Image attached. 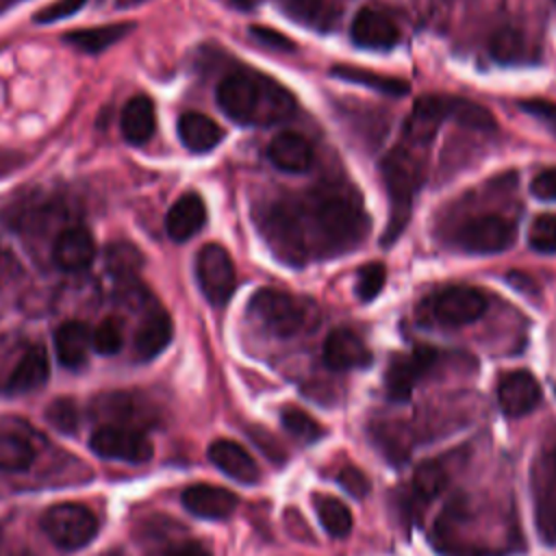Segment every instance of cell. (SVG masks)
<instances>
[{
    "label": "cell",
    "mask_w": 556,
    "mask_h": 556,
    "mask_svg": "<svg viewBox=\"0 0 556 556\" xmlns=\"http://www.w3.org/2000/svg\"><path fill=\"white\" fill-rule=\"evenodd\" d=\"M261 228L285 263L304 265L350 252L365 239L369 219L352 187L330 182L271 204L261 217Z\"/></svg>",
    "instance_id": "6da1fadb"
},
{
    "label": "cell",
    "mask_w": 556,
    "mask_h": 556,
    "mask_svg": "<svg viewBox=\"0 0 556 556\" xmlns=\"http://www.w3.org/2000/svg\"><path fill=\"white\" fill-rule=\"evenodd\" d=\"M222 111L248 126H267L293 115L295 98L271 76L239 70L228 74L217 87Z\"/></svg>",
    "instance_id": "7a4b0ae2"
},
{
    "label": "cell",
    "mask_w": 556,
    "mask_h": 556,
    "mask_svg": "<svg viewBox=\"0 0 556 556\" xmlns=\"http://www.w3.org/2000/svg\"><path fill=\"white\" fill-rule=\"evenodd\" d=\"M248 311L267 332L282 339L311 330L319 317L311 300L271 287L258 289L250 298Z\"/></svg>",
    "instance_id": "3957f363"
},
{
    "label": "cell",
    "mask_w": 556,
    "mask_h": 556,
    "mask_svg": "<svg viewBox=\"0 0 556 556\" xmlns=\"http://www.w3.org/2000/svg\"><path fill=\"white\" fill-rule=\"evenodd\" d=\"M443 119H454L476 130L495 128V119L491 117V113L471 100L456 96H424L421 100H417L413 115L406 122V135H410L413 139H426Z\"/></svg>",
    "instance_id": "277c9868"
},
{
    "label": "cell",
    "mask_w": 556,
    "mask_h": 556,
    "mask_svg": "<svg viewBox=\"0 0 556 556\" xmlns=\"http://www.w3.org/2000/svg\"><path fill=\"white\" fill-rule=\"evenodd\" d=\"M382 178L391 198V215L382 241L391 243L408 222L413 195L421 185V165L406 148L400 146L382 161Z\"/></svg>",
    "instance_id": "5b68a950"
},
{
    "label": "cell",
    "mask_w": 556,
    "mask_h": 556,
    "mask_svg": "<svg viewBox=\"0 0 556 556\" xmlns=\"http://www.w3.org/2000/svg\"><path fill=\"white\" fill-rule=\"evenodd\" d=\"M534 523L543 543L556 545V434L541 447L530 469Z\"/></svg>",
    "instance_id": "8992f818"
},
{
    "label": "cell",
    "mask_w": 556,
    "mask_h": 556,
    "mask_svg": "<svg viewBox=\"0 0 556 556\" xmlns=\"http://www.w3.org/2000/svg\"><path fill=\"white\" fill-rule=\"evenodd\" d=\"M41 530L61 549H80L98 534V517L83 504L63 502L41 515Z\"/></svg>",
    "instance_id": "52a82bcc"
},
{
    "label": "cell",
    "mask_w": 556,
    "mask_h": 556,
    "mask_svg": "<svg viewBox=\"0 0 556 556\" xmlns=\"http://www.w3.org/2000/svg\"><path fill=\"white\" fill-rule=\"evenodd\" d=\"M489 302L480 289L473 287H447L424 300L421 311L426 319L439 326H465L480 319Z\"/></svg>",
    "instance_id": "ba28073f"
},
{
    "label": "cell",
    "mask_w": 556,
    "mask_h": 556,
    "mask_svg": "<svg viewBox=\"0 0 556 556\" xmlns=\"http://www.w3.org/2000/svg\"><path fill=\"white\" fill-rule=\"evenodd\" d=\"M195 278L204 298L213 306H224L235 291V263L226 248L206 243L195 256Z\"/></svg>",
    "instance_id": "9c48e42d"
},
{
    "label": "cell",
    "mask_w": 556,
    "mask_h": 556,
    "mask_svg": "<svg viewBox=\"0 0 556 556\" xmlns=\"http://www.w3.org/2000/svg\"><path fill=\"white\" fill-rule=\"evenodd\" d=\"M91 452L109 460L146 463L152 458V443L143 430L122 424H104L89 439Z\"/></svg>",
    "instance_id": "30bf717a"
},
{
    "label": "cell",
    "mask_w": 556,
    "mask_h": 556,
    "mask_svg": "<svg viewBox=\"0 0 556 556\" xmlns=\"http://www.w3.org/2000/svg\"><path fill=\"white\" fill-rule=\"evenodd\" d=\"M441 354L430 345H417L410 354H397L384 374V389L387 395L395 402H404L410 397L417 382L432 371L439 363Z\"/></svg>",
    "instance_id": "8fae6325"
},
{
    "label": "cell",
    "mask_w": 556,
    "mask_h": 556,
    "mask_svg": "<svg viewBox=\"0 0 556 556\" xmlns=\"http://www.w3.org/2000/svg\"><path fill=\"white\" fill-rule=\"evenodd\" d=\"M515 241V226L502 215H480L456 230V243L465 252L495 254Z\"/></svg>",
    "instance_id": "7c38bea8"
},
{
    "label": "cell",
    "mask_w": 556,
    "mask_h": 556,
    "mask_svg": "<svg viewBox=\"0 0 556 556\" xmlns=\"http://www.w3.org/2000/svg\"><path fill=\"white\" fill-rule=\"evenodd\" d=\"M539 402H541V387L530 371L517 369L500 378L497 404L504 415L523 417L530 410H534Z\"/></svg>",
    "instance_id": "4fadbf2b"
},
{
    "label": "cell",
    "mask_w": 556,
    "mask_h": 556,
    "mask_svg": "<svg viewBox=\"0 0 556 556\" xmlns=\"http://www.w3.org/2000/svg\"><path fill=\"white\" fill-rule=\"evenodd\" d=\"M350 37L358 48L389 50L397 43L400 30L395 22L378 9H361L350 26Z\"/></svg>",
    "instance_id": "5bb4252c"
},
{
    "label": "cell",
    "mask_w": 556,
    "mask_h": 556,
    "mask_svg": "<svg viewBox=\"0 0 556 556\" xmlns=\"http://www.w3.org/2000/svg\"><path fill=\"white\" fill-rule=\"evenodd\" d=\"M180 500L200 519H228L239 506V497L232 491L215 484H191L182 491Z\"/></svg>",
    "instance_id": "9a60e30c"
},
{
    "label": "cell",
    "mask_w": 556,
    "mask_h": 556,
    "mask_svg": "<svg viewBox=\"0 0 556 556\" xmlns=\"http://www.w3.org/2000/svg\"><path fill=\"white\" fill-rule=\"evenodd\" d=\"M324 361L330 369H361L371 363V352L365 341L350 328H337L326 337Z\"/></svg>",
    "instance_id": "2e32d148"
},
{
    "label": "cell",
    "mask_w": 556,
    "mask_h": 556,
    "mask_svg": "<svg viewBox=\"0 0 556 556\" xmlns=\"http://www.w3.org/2000/svg\"><path fill=\"white\" fill-rule=\"evenodd\" d=\"M208 458L211 463L222 471L226 473L228 478L241 482V484H254L258 482L261 478V471H258V465L256 460L250 456V452L230 441V439H217L208 445Z\"/></svg>",
    "instance_id": "e0dca14e"
},
{
    "label": "cell",
    "mask_w": 556,
    "mask_h": 556,
    "mask_svg": "<svg viewBox=\"0 0 556 556\" xmlns=\"http://www.w3.org/2000/svg\"><path fill=\"white\" fill-rule=\"evenodd\" d=\"M174 334V324L172 317L167 315V311H163L161 306L150 308L137 332H135V354L139 361H152L156 358L172 341Z\"/></svg>",
    "instance_id": "ac0fdd59"
},
{
    "label": "cell",
    "mask_w": 556,
    "mask_h": 556,
    "mask_svg": "<svg viewBox=\"0 0 556 556\" xmlns=\"http://www.w3.org/2000/svg\"><path fill=\"white\" fill-rule=\"evenodd\" d=\"M267 156L278 169L289 174H302L315 161L313 146L293 130L278 132L267 146Z\"/></svg>",
    "instance_id": "d6986e66"
},
{
    "label": "cell",
    "mask_w": 556,
    "mask_h": 556,
    "mask_svg": "<svg viewBox=\"0 0 556 556\" xmlns=\"http://www.w3.org/2000/svg\"><path fill=\"white\" fill-rule=\"evenodd\" d=\"M54 263L65 271H78L87 267L96 256V241L87 228H65L52 248Z\"/></svg>",
    "instance_id": "ffe728a7"
},
{
    "label": "cell",
    "mask_w": 556,
    "mask_h": 556,
    "mask_svg": "<svg viewBox=\"0 0 556 556\" xmlns=\"http://www.w3.org/2000/svg\"><path fill=\"white\" fill-rule=\"evenodd\" d=\"M206 222V206L198 193L180 195L165 217V230L174 241L191 239Z\"/></svg>",
    "instance_id": "44dd1931"
},
{
    "label": "cell",
    "mask_w": 556,
    "mask_h": 556,
    "mask_svg": "<svg viewBox=\"0 0 556 556\" xmlns=\"http://www.w3.org/2000/svg\"><path fill=\"white\" fill-rule=\"evenodd\" d=\"M48 374H50L48 352L43 350V345H30L13 367L7 387L11 393H28L43 387L48 380Z\"/></svg>",
    "instance_id": "7402d4cb"
},
{
    "label": "cell",
    "mask_w": 556,
    "mask_h": 556,
    "mask_svg": "<svg viewBox=\"0 0 556 556\" xmlns=\"http://www.w3.org/2000/svg\"><path fill=\"white\" fill-rule=\"evenodd\" d=\"M56 358L63 367L78 369L87 363L91 350V332L83 321H65L54 334Z\"/></svg>",
    "instance_id": "603a6c76"
},
{
    "label": "cell",
    "mask_w": 556,
    "mask_h": 556,
    "mask_svg": "<svg viewBox=\"0 0 556 556\" xmlns=\"http://www.w3.org/2000/svg\"><path fill=\"white\" fill-rule=\"evenodd\" d=\"M178 137L189 152H211L222 139L224 130L208 115L189 111L178 119Z\"/></svg>",
    "instance_id": "cb8c5ba5"
},
{
    "label": "cell",
    "mask_w": 556,
    "mask_h": 556,
    "mask_svg": "<svg viewBox=\"0 0 556 556\" xmlns=\"http://www.w3.org/2000/svg\"><path fill=\"white\" fill-rule=\"evenodd\" d=\"M122 135L128 143L141 146L146 143L156 128V113L154 104L148 96H135L130 98L122 109Z\"/></svg>",
    "instance_id": "d4e9b609"
},
{
    "label": "cell",
    "mask_w": 556,
    "mask_h": 556,
    "mask_svg": "<svg viewBox=\"0 0 556 556\" xmlns=\"http://www.w3.org/2000/svg\"><path fill=\"white\" fill-rule=\"evenodd\" d=\"M447 484V469L441 460H424L415 473H413V482H410V506L408 513L413 508H419L424 504H428L430 500H434Z\"/></svg>",
    "instance_id": "484cf974"
},
{
    "label": "cell",
    "mask_w": 556,
    "mask_h": 556,
    "mask_svg": "<svg viewBox=\"0 0 556 556\" xmlns=\"http://www.w3.org/2000/svg\"><path fill=\"white\" fill-rule=\"evenodd\" d=\"M132 30L130 22H122V24H104V26H93V28H80V30H72L67 33L63 39L83 50V52H102L106 48H111L113 43H117L119 39H124L128 33Z\"/></svg>",
    "instance_id": "4316f807"
},
{
    "label": "cell",
    "mask_w": 556,
    "mask_h": 556,
    "mask_svg": "<svg viewBox=\"0 0 556 556\" xmlns=\"http://www.w3.org/2000/svg\"><path fill=\"white\" fill-rule=\"evenodd\" d=\"M285 11L291 20L315 30H330L339 17L330 0H285Z\"/></svg>",
    "instance_id": "83f0119b"
},
{
    "label": "cell",
    "mask_w": 556,
    "mask_h": 556,
    "mask_svg": "<svg viewBox=\"0 0 556 556\" xmlns=\"http://www.w3.org/2000/svg\"><path fill=\"white\" fill-rule=\"evenodd\" d=\"M332 74L341 80L365 85L369 89H376V91H380L384 96H393V98H402L410 91V85L406 80L395 78V76H384V74H378V72H369V70H363V67L337 65V67H332Z\"/></svg>",
    "instance_id": "f1b7e54d"
},
{
    "label": "cell",
    "mask_w": 556,
    "mask_h": 556,
    "mask_svg": "<svg viewBox=\"0 0 556 556\" xmlns=\"http://www.w3.org/2000/svg\"><path fill=\"white\" fill-rule=\"evenodd\" d=\"M489 54L502 65H517L530 59V48L517 28L504 26L489 39Z\"/></svg>",
    "instance_id": "f546056e"
},
{
    "label": "cell",
    "mask_w": 556,
    "mask_h": 556,
    "mask_svg": "<svg viewBox=\"0 0 556 556\" xmlns=\"http://www.w3.org/2000/svg\"><path fill=\"white\" fill-rule=\"evenodd\" d=\"M315 510L330 536L343 539L352 532V513L341 500L332 495H315Z\"/></svg>",
    "instance_id": "4dcf8cb0"
},
{
    "label": "cell",
    "mask_w": 556,
    "mask_h": 556,
    "mask_svg": "<svg viewBox=\"0 0 556 556\" xmlns=\"http://www.w3.org/2000/svg\"><path fill=\"white\" fill-rule=\"evenodd\" d=\"M33 445L13 432H0V469L2 471H24L33 465Z\"/></svg>",
    "instance_id": "1f68e13d"
},
{
    "label": "cell",
    "mask_w": 556,
    "mask_h": 556,
    "mask_svg": "<svg viewBox=\"0 0 556 556\" xmlns=\"http://www.w3.org/2000/svg\"><path fill=\"white\" fill-rule=\"evenodd\" d=\"M280 421H282L285 430H289L295 439H300L304 443H315L324 437V428L308 413H304L298 406L282 408Z\"/></svg>",
    "instance_id": "d6a6232c"
},
{
    "label": "cell",
    "mask_w": 556,
    "mask_h": 556,
    "mask_svg": "<svg viewBox=\"0 0 556 556\" xmlns=\"http://www.w3.org/2000/svg\"><path fill=\"white\" fill-rule=\"evenodd\" d=\"M78 406L72 397H56L46 406L48 424L63 434H72L78 428Z\"/></svg>",
    "instance_id": "836d02e7"
},
{
    "label": "cell",
    "mask_w": 556,
    "mask_h": 556,
    "mask_svg": "<svg viewBox=\"0 0 556 556\" xmlns=\"http://www.w3.org/2000/svg\"><path fill=\"white\" fill-rule=\"evenodd\" d=\"M528 243L543 254L556 252V213H541L534 217L528 232Z\"/></svg>",
    "instance_id": "e575fe53"
},
{
    "label": "cell",
    "mask_w": 556,
    "mask_h": 556,
    "mask_svg": "<svg viewBox=\"0 0 556 556\" xmlns=\"http://www.w3.org/2000/svg\"><path fill=\"white\" fill-rule=\"evenodd\" d=\"M124 345V334H122V328L115 319H104L98 324V328L91 332V348L98 352V354H104V356H111V354H117Z\"/></svg>",
    "instance_id": "d590c367"
},
{
    "label": "cell",
    "mask_w": 556,
    "mask_h": 556,
    "mask_svg": "<svg viewBox=\"0 0 556 556\" xmlns=\"http://www.w3.org/2000/svg\"><path fill=\"white\" fill-rule=\"evenodd\" d=\"M106 263H109V269L117 276H128V274H135L141 265V254L135 245L130 243H113L109 250H106Z\"/></svg>",
    "instance_id": "8d00e7d4"
},
{
    "label": "cell",
    "mask_w": 556,
    "mask_h": 556,
    "mask_svg": "<svg viewBox=\"0 0 556 556\" xmlns=\"http://www.w3.org/2000/svg\"><path fill=\"white\" fill-rule=\"evenodd\" d=\"M387 280V269L382 263H367L361 267L358 271V280H356V293L363 302L374 300Z\"/></svg>",
    "instance_id": "74e56055"
},
{
    "label": "cell",
    "mask_w": 556,
    "mask_h": 556,
    "mask_svg": "<svg viewBox=\"0 0 556 556\" xmlns=\"http://www.w3.org/2000/svg\"><path fill=\"white\" fill-rule=\"evenodd\" d=\"M519 106L528 115H532L536 122H541L556 137V102H549L543 98H530V100H521Z\"/></svg>",
    "instance_id": "f35d334b"
},
{
    "label": "cell",
    "mask_w": 556,
    "mask_h": 556,
    "mask_svg": "<svg viewBox=\"0 0 556 556\" xmlns=\"http://www.w3.org/2000/svg\"><path fill=\"white\" fill-rule=\"evenodd\" d=\"M337 482L354 497H365L369 493V478L358 467L345 465L343 469H339Z\"/></svg>",
    "instance_id": "ab89813d"
},
{
    "label": "cell",
    "mask_w": 556,
    "mask_h": 556,
    "mask_svg": "<svg viewBox=\"0 0 556 556\" xmlns=\"http://www.w3.org/2000/svg\"><path fill=\"white\" fill-rule=\"evenodd\" d=\"M87 0H56L48 7H43L37 15H35V22L37 24H48V22H56V20H63V17H70L74 15L78 9H83Z\"/></svg>",
    "instance_id": "60d3db41"
},
{
    "label": "cell",
    "mask_w": 556,
    "mask_h": 556,
    "mask_svg": "<svg viewBox=\"0 0 556 556\" xmlns=\"http://www.w3.org/2000/svg\"><path fill=\"white\" fill-rule=\"evenodd\" d=\"M250 35L258 41V43H265L269 48H276V50H293V41L287 39L282 33L274 30V28H267V26H252L250 28Z\"/></svg>",
    "instance_id": "b9f144b4"
},
{
    "label": "cell",
    "mask_w": 556,
    "mask_h": 556,
    "mask_svg": "<svg viewBox=\"0 0 556 556\" xmlns=\"http://www.w3.org/2000/svg\"><path fill=\"white\" fill-rule=\"evenodd\" d=\"M532 193L541 200L556 202V167L543 169L541 174L534 176L532 180Z\"/></svg>",
    "instance_id": "7bdbcfd3"
},
{
    "label": "cell",
    "mask_w": 556,
    "mask_h": 556,
    "mask_svg": "<svg viewBox=\"0 0 556 556\" xmlns=\"http://www.w3.org/2000/svg\"><path fill=\"white\" fill-rule=\"evenodd\" d=\"M167 556H211L200 543H182L167 552Z\"/></svg>",
    "instance_id": "ee69618b"
},
{
    "label": "cell",
    "mask_w": 556,
    "mask_h": 556,
    "mask_svg": "<svg viewBox=\"0 0 556 556\" xmlns=\"http://www.w3.org/2000/svg\"><path fill=\"white\" fill-rule=\"evenodd\" d=\"M226 4H230V7H237V9H252V7H256L261 0H224Z\"/></svg>",
    "instance_id": "f6af8a7d"
},
{
    "label": "cell",
    "mask_w": 556,
    "mask_h": 556,
    "mask_svg": "<svg viewBox=\"0 0 556 556\" xmlns=\"http://www.w3.org/2000/svg\"><path fill=\"white\" fill-rule=\"evenodd\" d=\"M141 2H146V0H115V4H117L119 9H130V7L141 4Z\"/></svg>",
    "instance_id": "bcb514c9"
},
{
    "label": "cell",
    "mask_w": 556,
    "mask_h": 556,
    "mask_svg": "<svg viewBox=\"0 0 556 556\" xmlns=\"http://www.w3.org/2000/svg\"><path fill=\"white\" fill-rule=\"evenodd\" d=\"M0 271H2V252H0Z\"/></svg>",
    "instance_id": "7dc6e473"
},
{
    "label": "cell",
    "mask_w": 556,
    "mask_h": 556,
    "mask_svg": "<svg viewBox=\"0 0 556 556\" xmlns=\"http://www.w3.org/2000/svg\"><path fill=\"white\" fill-rule=\"evenodd\" d=\"M106 556H122V554H106Z\"/></svg>",
    "instance_id": "c3c4849f"
}]
</instances>
